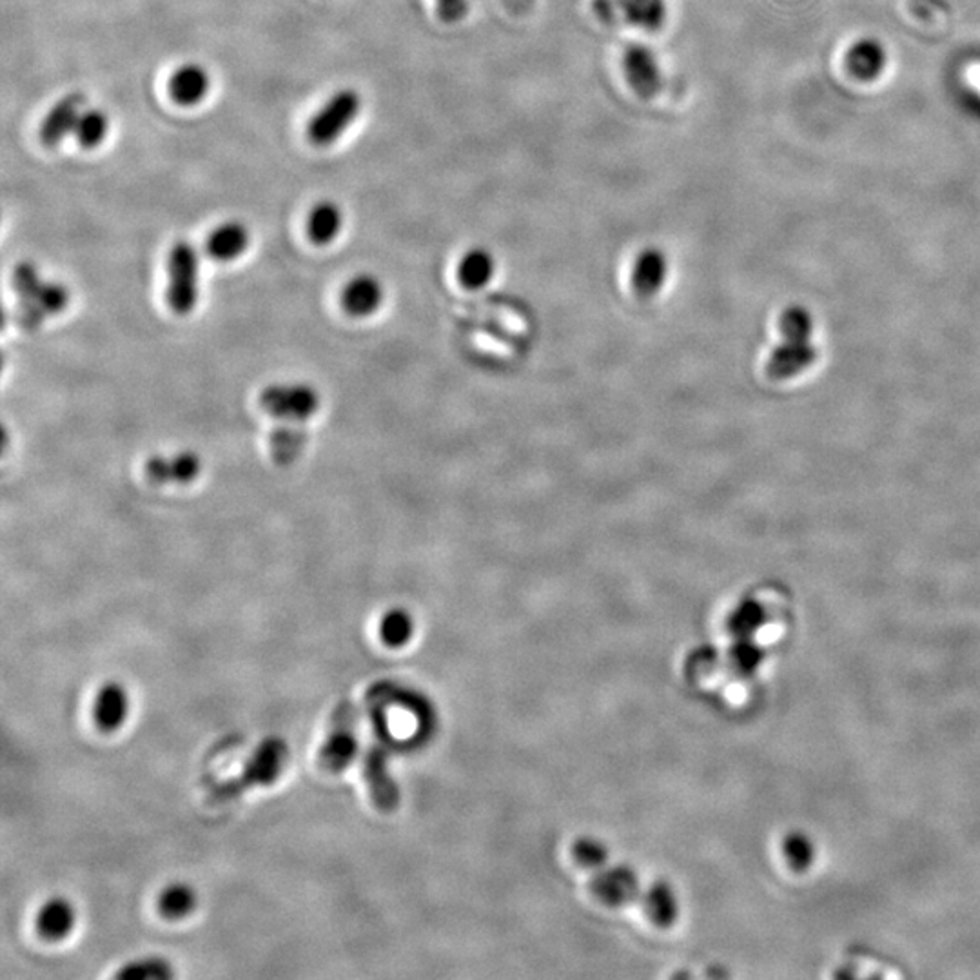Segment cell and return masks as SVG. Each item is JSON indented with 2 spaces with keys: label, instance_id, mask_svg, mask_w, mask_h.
<instances>
[{
  "label": "cell",
  "instance_id": "1",
  "mask_svg": "<svg viewBox=\"0 0 980 980\" xmlns=\"http://www.w3.org/2000/svg\"><path fill=\"white\" fill-rule=\"evenodd\" d=\"M393 702V687L391 685H376L368 694L371 721H373V741L369 745L363 763V777L368 782L369 793L373 797L374 804L383 812H391L399 801L398 785L394 781L388 770V732L385 708Z\"/></svg>",
  "mask_w": 980,
  "mask_h": 980
},
{
  "label": "cell",
  "instance_id": "2",
  "mask_svg": "<svg viewBox=\"0 0 980 980\" xmlns=\"http://www.w3.org/2000/svg\"><path fill=\"white\" fill-rule=\"evenodd\" d=\"M11 285L16 294V320L24 329L35 330L68 309L71 296L64 283L43 279L37 266L21 262L13 269Z\"/></svg>",
  "mask_w": 980,
  "mask_h": 980
},
{
  "label": "cell",
  "instance_id": "3",
  "mask_svg": "<svg viewBox=\"0 0 980 980\" xmlns=\"http://www.w3.org/2000/svg\"><path fill=\"white\" fill-rule=\"evenodd\" d=\"M289 759V746L280 737L263 740L252 752L244 770L229 781L221 782L211 790L213 804H226L249 792L255 787H269L279 779Z\"/></svg>",
  "mask_w": 980,
  "mask_h": 980
},
{
  "label": "cell",
  "instance_id": "4",
  "mask_svg": "<svg viewBox=\"0 0 980 980\" xmlns=\"http://www.w3.org/2000/svg\"><path fill=\"white\" fill-rule=\"evenodd\" d=\"M166 300L169 309L179 316L191 315L199 305L200 258L189 241H177L169 251Z\"/></svg>",
  "mask_w": 980,
  "mask_h": 980
},
{
  "label": "cell",
  "instance_id": "5",
  "mask_svg": "<svg viewBox=\"0 0 980 980\" xmlns=\"http://www.w3.org/2000/svg\"><path fill=\"white\" fill-rule=\"evenodd\" d=\"M266 415L280 424H302L320 410V393L309 383H271L258 396Z\"/></svg>",
  "mask_w": 980,
  "mask_h": 980
},
{
  "label": "cell",
  "instance_id": "6",
  "mask_svg": "<svg viewBox=\"0 0 980 980\" xmlns=\"http://www.w3.org/2000/svg\"><path fill=\"white\" fill-rule=\"evenodd\" d=\"M781 329L787 341L774 352L768 363V374L771 378L793 376L813 360L812 347L808 343L812 329L804 311H788L782 316Z\"/></svg>",
  "mask_w": 980,
  "mask_h": 980
},
{
  "label": "cell",
  "instance_id": "7",
  "mask_svg": "<svg viewBox=\"0 0 980 980\" xmlns=\"http://www.w3.org/2000/svg\"><path fill=\"white\" fill-rule=\"evenodd\" d=\"M357 734V710L351 702H340L330 718L318 765L326 771L346 770L358 754Z\"/></svg>",
  "mask_w": 980,
  "mask_h": 980
},
{
  "label": "cell",
  "instance_id": "8",
  "mask_svg": "<svg viewBox=\"0 0 980 980\" xmlns=\"http://www.w3.org/2000/svg\"><path fill=\"white\" fill-rule=\"evenodd\" d=\"M362 108V99L354 90H341L322 108L307 127L309 140L315 146H329L351 126Z\"/></svg>",
  "mask_w": 980,
  "mask_h": 980
},
{
  "label": "cell",
  "instance_id": "9",
  "mask_svg": "<svg viewBox=\"0 0 980 980\" xmlns=\"http://www.w3.org/2000/svg\"><path fill=\"white\" fill-rule=\"evenodd\" d=\"M621 68L630 90L641 100H654L663 90L660 60L645 44H630L621 58Z\"/></svg>",
  "mask_w": 980,
  "mask_h": 980
},
{
  "label": "cell",
  "instance_id": "10",
  "mask_svg": "<svg viewBox=\"0 0 980 980\" xmlns=\"http://www.w3.org/2000/svg\"><path fill=\"white\" fill-rule=\"evenodd\" d=\"M890 55L879 38L863 37L849 44L844 53L846 74L860 85H870L887 74Z\"/></svg>",
  "mask_w": 980,
  "mask_h": 980
},
{
  "label": "cell",
  "instance_id": "11",
  "mask_svg": "<svg viewBox=\"0 0 980 980\" xmlns=\"http://www.w3.org/2000/svg\"><path fill=\"white\" fill-rule=\"evenodd\" d=\"M204 463L193 451L157 454L144 465V476L153 485H189L202 474Z\"/></svg>",
  "mask_w": 980,
  "mask_h": 980
},
{
  "label": "cell",
  "instance_id": "12",
  "mask_svg": "<svg viewBox=\"0 0 980 980\" xmlns=\"http://www.w3.org/2000/svg\"><path fill=\"white\" fill-rule=\"evenodd\" d=\"M594 895L612 904V906H621L629 904L641 897L640 879L635 877L634 871L623 866L616 868H601L593 879Z\"/></svg>",
  "mask_w": 980,
  "mask_h": 980
},
{
  "label": "cell",
  "instance_id": "13",
  "mask_svg": "<svg viewBox=\"0 0 980 980\" xmlns=\"http://www.w3.org/2000/svg\"><path fill=\"white\" fill-rule=\"evenodd\" d=\"M383 285L373 274H358L341 291V307L352 318H368L382 307Z\"/></svg>",
  "mask_w": 980,
  "mask_h": 980
},
{
  "label": "cell",
  "instance_id": "14",
  "mask_svg": "<svg viewBox=\"0 0 980 980\" xmlns=\"http://www.w3.org/2000/svg\"><path fill=\"white\" fill-rule=\"evenodd\" d=\"M82 105H85V94L82 93L66 94L64 99L53 105L43 121L41 132H38V137L44 146H58L66 135L74 133L75 124L82 113Z\"/></svg>",
  "mask_w": 980,
  "mask_h": 980
},
{
  "label": "cell",
  "instance_id": "15",
  "mask_svg": "<svg viewBox=\"0 0 980 980\" xmlns=\"http://www.w3.org/2000/svg\"><path fill=\"white\" fill-rule=\"evenodd\" d=\"M668 277V258L660 247H645L638 252L632 266V288L635 293L649 298L660 293Z\"/></svg>",
  "mask_w": 980,
  "mask_h": 980
},
{
  "label": "cell",
  "instance_id": "16",
  "mask_svg": "<svg viewBox=\"0 0 980 980\" xmlns=\"http://www.w3.org/2000/svg\"><path fill=\"white\" fill-rule=\"evenodd\" d=\"M129 712V699L126 688L121 683H105L100 687L93 702L94 723L104 732H113L121 729Z\"/></svg>",
  "mask_w": 980,
  "mask_h": 980
},
{
  "label": "cell",
  "instance_id": "17",
  "mask_svg": "<svg viewBox=\"0 0 980 980\" xmlns=\"http://www.w3.org/2000/svg\"><path fill=\"white\" fill-rule=\"evenodd\" d=\"M309 432L302 424H280L269 435V452L280 468H289L304 457Z\"/></svg>",
  "mask_w": 980,
  "mask_h": 980
},
{
  "label": "cell",
  "instance_id": "18",
  "mask_svg": "<svg viewBox=\"0 0 980 980\" xmlns=\"http://www.w3.org/2000/svg\"><path fill=\"white\" fill-rule=\"evenodd\" d=\"M249 229L240 222H226L216 227L207 238V252L216 262H233L249 247Z\"/></svg>",
  "mask_w": 980,
  "mask_h": 980
},
{
  "label": "cell",
  "instance_id": "19",
  "mask_svg": "<svg viewBox=\"0 0 980 980\" xmlns=\"http://www.w3.org/2000/svg\"><path fill=\"white\" fill-rule=\"evenodd\" d=\"M210 75L196 64H185L169 80V94L180 105H194L210 91Z\"/></svg>",
  "mask_w": 980,
  "mask_h": 980
},
{
  "label": "cell",
  "instance_id": "20",
  "mask_svg": "<svg viewBox=\"0 0 980 980\" xmlns=\"http://www.w3.org/2000/svg\"><path fill=\"white\" fill-rule=\"evenodd\" d=\"M75 928V908L64 897L44 902L37 913L38 934L47 940H60Z\"/></svg>",
  "mask_w": 980,
  "mask_h": 980
},
{
  "label": "cell",
  "instance_id": "21",
  "mask_svg": "<svg viewBox=\"0 0 980 980\" xmlns=\"http://www.w3.org/2000/svg\"><path fill=\"white\" fill-rule=\"evenodd\" d=\"M494 273H496V260L493 252L483 247H472L458 263V279L463 288H485L493 280Z\"/></svg>",
  "mask_w": 980,
  "mask_h": 980
},
{
  "label": "cell",
  "instance_id": "22",
  "mask_svg": "<svg viewBox=\"0 0 980 980\" xmlns=\"http://www.w3.org/2000/svg\"><path fill=\"white\" fill-rule=\"evenodd\" d=\"M343 226L340 207L333 202H320L311 211L307 218V235L316 246H329L336 240Z\"/></svg>",
  "mask_w": 980,
  "mask_h": 980
},
{
  "label": "cell",
  "instance_id": "23",
  "mask_svg": "<svg viewBox=\"0 0 980 980\" xmlns=\"http://www.w3.org/2000/svg\"><path fill=\"white\" fill-rule=\"evenodd\" d=\"M643 904H645L649 917L654 921L657 926H671L677 917V897L672 890L671 885L666 882H657L651 890L643 895Z\"/></svg>",
  "mask_w": 980,
  "mask_h": 980
},
{
  "label": "cell",
  "instance_id": "24",
  "mask_svg": "<svg viewBox=\"0 0 980 980\" xmlns=\"http://www.w3.org/2000/svg\"><path fill=\"white\" fill-rule=\"evenodd\" d=\"M158 912L166 919H182L196 906V893L184 882H173L158 895Z\"/></svg>",
  "mask_w": 980,
  "mask_h": 980
},
{
  "label": "cell",
  "instance_id": "25",
  "mask_svg": "<svg viewBox=\"0 0 980 980\" xmlns=\"http://www.w3.org/2000/svg\"><path fill=\"white\" fill-rule=\"evenodd\" d=\"M624 13L635 26L657 32L665 24V0H623Z\"/></svg>",
  "mask_w": 980,
  "mask_h": 980
},
{
  "label": "cell",
  "instance_id": "26",
  "mask_svg": "<svg viewBox=\"0 0 980 980\" xmlns=\"http://www.w3.org/2000/svg\"><path fill=\"white\" fill-rule=\"evenodd\" d=\"M413 634H415V621L404 608H393L383 616L382 623H380V635H382L383 643L398 649V646L409 643Z\"/></svg>",
  "mask_w": 980,
  "mask_h": 980
},
{
  "label": "cell",
  "instance_id": "27",
  "mask_svg": "<svg viewBox=\"0 0 980 980\" xmlns=\"http://www.w3.org/2000/svg\"><path fill=\"white\" fill-rule=\"evenodd\" d=\"M110 129V121L104 111H82L75 124L74 135L82 147H97L104 140Z\"/></svg>",
  "mask_w": 980,
  "mask_h": 980
},
{
  "label": "cell",
  "instance_id": "28",
  "mask_svg": "<svg viewBox=\"0 0 980 980\" xmlns=\"http://www.w3.org/2000/svg\"><path fill=\"white\" fill-rule=\"evenodd\" d=\"M119 979H169L173 977V970L166 960L160 957H144V959L127 962L119 973Z\"/></svg>",
  "mask_w": 980,
  "mask_h": 980
},
{
  "label": "cell",
  "instance_id": "29",
  "mask_svg": "<svg viewBox=\"0 0 980 980\" xmlns=\"http://www.w3.org/2000/svg\"><path fill=\"white\" fill-rule=\"evenodd\" d=\"M574 857H576L577 865L596 871L607 865L608 852L599 841L587 837V840H579L574 844Z\"/></svg>",
  "mask_w": 980,
  "mask_h": 980
},
{
  "label": "cell",
  "instance_id": "30",
  "mask_svg": "<svg viewBox=\"0 0 980 980\" xmlns=\"http://www.w3.org/2000/svg\"><path fill=\"white\" fill-rule=\"evenodd\" d=\"M469 0H436V15L446 24H457L469 15Z\"/></svg>",
  "mask_w": 980,
  "mask_h": 980
},
{
  "label": "cell",
  "instance_id": "31",
  "mask_svg": "<svg viewBox=\"0 0 980 980\" xmlns=\"http://www.w3.org/2000/svg\"><path fill=\"white\" fill-rule=\"evenodd\" d=\"M912 5L919 16H932L937 8V0H912Z\"/></svg>",
  "mask_w": 980,
  "mask_h": 980
},
{
  "label": "cell",
  "instance_id": "32",
  "mask_svg": "<svg viewBox=\"0 0 980 980\" xmlns=\"http://www.w3.org/2000/svg\"><path fill=\"white\" fill-rule=\"evenodd\" d=\"M534 4V0H505V5H507V10L514 11V13H527V11L532 8Z\"/></svg>",
  "mask_w": 980,
  "mask_h": 980
}]
</instances>
